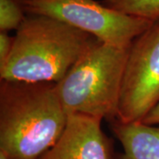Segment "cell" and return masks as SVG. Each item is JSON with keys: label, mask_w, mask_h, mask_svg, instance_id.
Wrapping results in <instances>:
<instances>
[{"label": "cell", "mask_w": 159, "mask_h": 159, "mask_svg": "<svg viewBox=\"0 0 159 159\" xmlns=\"http://www.w3.org/2000/svg\"><path fill=\"white\" fill-rule=\"evenodd\" d=\"M68 115L55 83L1 80L0 149L10 159H41L61 136Z\"/></svg>", "instance_id": "1"}, {"label": "cell", "mask_w": 159, "mask_h": 159, "mask_svg": "<svg viewBox=\"0 0 159 159\" xmlns=\"http://www.w3.org/2000/svg\"><path fill=\"white\" fill-rule=\"evenodd\" d=\"M95 36L44 15L29 14L16 30L0 79L57 83L96 42Z\"/></svg>", "instance_id": "2"}, {"label": "cell", "mask_w": 159, "mask_h": 159, "mask_svg": "<svg viewBox=\"0 0 159 159\" xmlns=\"http://www.w3.org/2000/svg\"><path fill=\"white\" fill-rule=\"evenodd\" d=\"M128 50L97 41L55 84L67 115L117 119Z\"/></svg>", "instance_id": "3"}, {"label": "cell", "mask_w": 159, "mask_h": 159, "mask_svg": "<svg viewBox=\"0 0 159 159\" xmlns=\"http://www.w3.org/2000/svg\"><path fill=\"white\" fill-rule=\"evenodd\" d=\"M28 14L54 18L95 36L100 42L129 49L152 21L127 15L95 0H26Z\"/></svg>", "instance_id": "4"}, {"label": "cell", "mask_w": 159, "mask_h": 159, "mask_svg": "<svg viewBox=\"0 0 159 159\" xmlns=\"http://www.w3.org/2000/svg\"><path fill=\"white\" fill-rule=\"evenodd\" d=\"M159 102V20L134 40L128 50L117 119L142 122Z\"/></svg>", "instance_id": "5"}, {"label": "cell", "mask_w": 159, "mask_h": 159, "mask_svg": "<svg viewBox=\"0 0 159 159\" xmlns=\"http://www.w3.org/2000/svg\"><path fill=\"white\" fill-rule=\"evenodd\" d=\"M102 121L91 116L69 114L61 136L41 159H113Z\"/></svg>", "instance_id": "6"}, {"label": "cell", "mask_w": 159, "mask_h": 159, "mask_svg": "<svg viewBox=\"0 0 159 159\" xmlns=\"http://www.w3.org/2000/svg\"><path fill=\"white\" fill-rule=\"evenodd\" d=\"M123 152L119 159H159V125L143 122H112Z\"/></svg>", "instance_id": "7"}, {"label": "cell", "mask_w": 159, "mask_h": 159, "mask_svg": "<svg viewBox=\"0 0 159 159\" xmlns=\"http://www.w3.org/2000/svg\"><path fill=\"white\" fill-rule=\"evenodd\" d=\"M101 4L127 15L152 22L159 20V0H102Z\"/></svg>", "instance_id": "8"}, {"label": "cell", "mask_w": 159, "mask_h": 159, "mask_svg": "<svg viewBox=\"0 0 159 159\" xmlns=\"http://www.w3.org/2000/svg\"><path fill=\"white\" fill-rule=\"evenodd\" d=\"M26 0H0V32L17 30L25 20Z\"/></svg>", "instance_id": "9"}, {"label": "cell", "mask_w": 159, "mask_h": 159, "mask_svg": "<svg viewBox=\"0 0 159 159\" xmlns=\"http://www.w3.org/2000/svg\"><path fill=\"white\" fill-rule=\"evenodd\" d=\"M14 43V36L7 32H0V69L3 68L9 59Z\"/></svg>", "instance_id": "10"}, {"label": "cell", "mask_w": 159, "mask_h": 159, "mask_svg": "<svg viewBox=\"0 0 159 159\" xmlns=\"http://www.w3.org/2000/svg\"><path fill=\"white\" fill-rule=\"evenodd\" d=\"M142 122L148 125H159V102L145 117V119L142 120Z\"/></svg>", "instance_id": "11"}, {"label": "cell", "mask_w": 159, "mask_h": 159, "mask_svg": "<svg viewBox=\"0 0 159 159\" xmlns=\"http://www.w3.org/2000/svg\"><path fill=\"white\" fill-rule=\"evenodd\" d=\"M0 159H10V157H8V155L4 150L0 149Z\"/></svg>", "instance_id": "12"}]
</instances>
